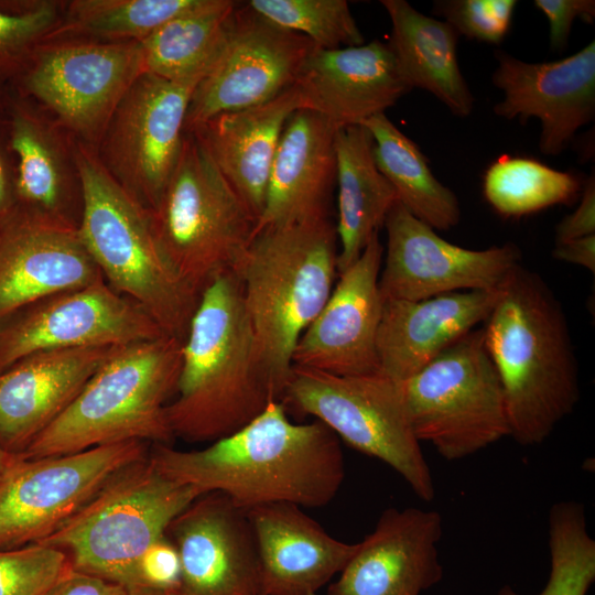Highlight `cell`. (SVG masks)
I'll return each instance as SVG.
<instances>
[{
	"mask_svg": "<svg viewBox=\"0 0 595 595\" xmlns=\"http://www.w3.org/2000/svg\"><path fill=\"white\" fill-rule=\"evenodd\" d=\"M149 455L166 477L224 494L245 510L277 502L322 507L345 478L339 439L317 420L292 422L281 400L202 450L153 444Z\"/></svg>",
	"mask_w": 595,
	"mask_h": 595,
	"instance_id": "obj_1",
	"label": "cell"
},
{
	"mask_svg": "<svg viewBox=\"0 0 595 595\" xmlns=\"http://www.w3.org/2000/svg\"><path fill=\"white\" fill-rule=\"evenodd\" d=\"M506 401L509 436L544 442L580 400L578 366L564 310L547 282L518 266L484 322Z\"/></svg>",
	"mask_w": 595,
	"mask_h": 595,
	"instance_id": "obj_2",
	"label": "cell"
},
{
	"mask_svg": "<svg viewBox=\"0 0 595 595\" xmlns=\"http://www.w3.org/2000/svg\"><path fill=\"white\" fill-rule=\"evenodd\" d=\"M174 399L165 408L172 434L214 442L279 400L232 271L201 293L182 344Z\"/></svg>",
	"mask_w": 595,
	"mask_h": 595,
	"instance_id": "obj_3",
	"label": "cell"
},
{
	"mask_svg": "<svg viewBox=\"0 0 595 595\" xmlns=\"http://www.w3.org/2000/svg\"><path fill=\"white\" fill-rule=\"evenodd\" d=\"M80 192V239L105 281L139 304L162 332L184 340L201 293L162 248L151 213L109 174L97 150L72 142Z\"/></svg>",
	"mask_w": 595,
	"mask_h": 595,
	"instance_id": "obj_4",
	"label": "cell"
},
{
	"mask_svg": "<svg viewBox=\"0 0 595 595\" xmlns=\"http://www.w3.org/2000/svg\"><path fill=\"white\" fill-rule=\"evenodd\" d=\"M337 241L328 217L263 228L231 270L279 400L296 343L335 285Z\"/></svg>",
	"mask_w": 595,
	"mask_h": 595,
	"instance_id": "obj_5",
	"label": "cell"
},
{
	"mask_svg": "<svg viewBox=\"0 0 595 595\" xmlns=\"http://www.w3.org/2000/svg\"><path fill=\"white\" fill-rule=\"evenodd\" d=\"M182 344L162 336L119 347L20 456L65 455L129 441L170 445L174 436L165 408L176 390Z\"/></svg>",
	"mask_w": 595,
	"mask_h": 595,
	"instance_id": "obj_6",
	"label": "cell"
},
{
	"mask_svg": "<svg viewBox=\"0 0 595 595\" xmlns=\"http://www.w3.org/2000/svg\"><path fill=\"white\" fill-rule=\"evenodd\" d=\"M203 494L163 475L147 455L116 472L72 519L40 543L63 551L72 570L115 583L128 595H141V556Z\"/></svg>",
	"mask_w": 595,
	"mask_h": 595,
	"instance_id": "obj_7",
	"label": "cell"
},
{
	"mask_svg": "<svg viewBox=\"0 0 595 595\" xmlns=\"http://www.w3.org/2000/svg\"><path fill=\"white\" fill-rule=\"evenodd\" d=\"M150 213L166 256L198 293L234 269L257 225L195 132H185L175 169Z\"/></svg>",
	"mask_w": 595,
	"mask_h": 595,
	"instance_id": "obj_8",
	"label": "cell"
},
{
	"mask_svg": "<svg viewBox=\"0 0 595 595\" xmlns=\"http://www.w3.org/2000/svg\"><path fill=\"white\" fill-rule=\"evenodd\" d=\"M401 388L415 437L446 461L468 457L509 436L502 386L482 327L445 348Z\"/></svg>",
	"mask_w": 595,
	"mask_h": 595,
	"instance_id": "obj_9",
	"label": "cell"
},
{
	"mask_svg": "<svg viewBox=\"0 0 595 595\" xmlns=\"http://www.w3.org/2000/svg\"><path fill=\"white\" fill-rule=\"evenodd\" d=\"M281 401L390 466L420 499L434 498L432 473L410 425L401 382L380 372L336 376L292 366Z\"/></svg>",
	"mask_w": 595,
	"mask_h": 595,
	"instance_id": "obj_10",
	"label": "cell"
},
{
	"mask_svg": "<svg viewBox=\"0 0 595 595\" xmlns=\"http://www.w3.org/2000/svg\"><path fill=\"white\" fill-rule=\"evenodd\" d=\"M148 445L129 441L65 455H15L0 474V550L55 533L116 472L149 455Z\"/></svg>",
	"mask_w": 595,
	"mask_h": 595,
	"instance_id": "obj_11",
	"label": "cell"
},
{
	"mask_svg": "<svg viewBox=\"0 0 595 595\" xmlns=\"http://www.w3.org/2000/svg\"><path fill=\"white\" fill-rule=\"evenodd\" d=\"M205 75L171 80L143 72L99 142L97 154L106 170L149 210L175 169L191 98Z\"/></svg>",
	"mask_w": 595,
	"mask_h": 595,
	"instance_id": "obj_12",
	"label": "cell"
},
{
	"mask_svg": "<svg viewBox=\"0 0 595 595\" xmlns=\"http://www.w3.org/2000/svg\"><path fill=\"white\" fill-rule=\"evenodd\" d=\"M142 73L140 42H64L37 54L24 86L63 127L95 148Z\"/></svg>",
	"mask_w": 595,
	"mask_h": 595,
	"instance_id": "obj_13",
	"label": "cell"
},
{
	"mask_svg": "<svg viewBox=\"0 0 595 595\" xmlns=\"http://www.w3.org/2000/svg\"><path fill=\"white\" fill-rule=\"evenodd\" d=\"M315 45L239 4L226 42L196 86L184 131L217 115L263 104L292 87Z\"/></svg>",
	"mask_w": 595,
	"mask_h": 595,
	"instance_id": "obj_14",
	"label": "cell"
},
{
	"mask_svg": "<svg viewBox=\"0 0 595 595\" xmlns=\"http://www.w3.org/2000/svg\"><path fill=\"white\" fill-rule=\"evenodd\" d=\"M383 226L387 246L379 275L383 301L498 290L521 264V251L513 242L482 250L459 247L440 237L399 201Z\"/></svg>",
	"mask_w": 595,
	"mask_h": 595,
	"instance_id": "obj_15",
	"label": "cell"
},
{
	"mask_svg": "<svg viewBox=\"0 0 595 595\" xmlns=\"http://www.w3.org/2000/svg\"><path fill=\"white\" fill-rule=\"evenodd\" d=\"M165 335L134 301L104 278L35 304L0 334V371L32 354L65 348L121 347Z\"/></svg>",
	"mask_w": 595,
	"mask_h": 595,
	"instance_id": "obj_16",
	"label": "cell"
},
{
	"mask_svg": "<svg viewBox=\"0 0 595 595\" xmlns=\"http://www.w3.org/2000/svg\"><path fill=\"white\" fill-rule=\"evenodd\" d=\"M181 576L172 595H263L259 554L247 510L227 496H198L167 526Z\"/></svg>",
	"mask_w": 595,
	"mask_h": 595,
	"instance_id": "obj_17",
	"label": "cell"
},
{
	"mask_svg": "<svg viewBox=\"0 0 595 595\" xmlns=\"http://www.w3.org/2000/svg\"><path fill=\"white\" fill-rule=\"evenodd\" d=\"M383 249L376 232L359 258L343 272L294 348L292 366L336 376L379 372L377 334L383 300L379 275Z\"/></svg>",
	"mask_w": 595,
	"mask_h": 595,
	"instance_id": "obj_18",
	"label": "cell"
},
{
	"mask_svg": "<svg viewBox=\"0 0 595 595\" xmlns=\"http://www.w3.org/2000/svg\"><path fill=\"white\" fill-rule=\"evenodd\" d=\"M491 79L504 93L494 107L498 117L541 122L540 151L560 155L575 133L595 118V41L553 62L527 63L496 51Z\"/></svg>",
	"mask_w": 595,
	"mask_h": 595,
	"instance_id": "obj_19",
	"label": "cell"
},
{
	"mask_svg": "<svg viewBox=\"0 0 595 595\" xmlns=\"http://www.w3.org/2000/svg\"><path fill=\"white\" fill-rule=\"evenodd\" d=\"M442 533L436 510L386 509L328 595H420L443 578L437 550Z\"/></svg>",
	"mask_w": 595,
	"mask_h": 595,
	"instance_id": "obj_20",
	"label": "cell"
},
{
	"mask_svg": "<svg viewBox=\"0 0 595 595\" xmlns=\"http://www.w3.org/2000/svg\"><path fill=\"white\" fill-rule=\"evenodd\" d=\"M77 223L26 212L0 235V320L102 278Z\"/></svg>",
	"mask_w": 595,
	"mask_h": 595,
	"instance_id": "obj_21",
	"label": "cell"
},
{
	"mask_svg": "<svg viewBox=\"0 0 595 595\" xmlns=\"http://www.w3.org/2000/svg\"><path fill=\"white\" fill-rule=\"evenodd\" d=\"M294 86L302 109L318 113L336 130L385 113L411 90L389 44L379 40L334 50L315 46Z\"/></svg>",
	"mask_w": 595,
	"mask_h": 595,
	"instance_id": "obj_22",
	"label": "cell"
},
{
	"mask_svg": "<svg viewBox=\"0 0 595 595\" xmlns=\"http://www.w3.org/2000/svg\"><path fill=\"white\" fill-rule=\"evenodd\" d=\"M118 348L44 350L0 371V445L22 454Z\"/></svg>",
	"mask_w": 595,
	"mask_h": 595,
	"instance_id": "obj_23",
	"label": "cell"
},
{
	"mask_svg": "<svg viewBox=\"0 0 595 595\" xmlns=\"http://www.w3.org/2000/svg\"><path fill=\"white\" fill-rule=\"evenodd\" d=\"M499 290L383 301L376 342L379 372L397 382L416 374L486 321Z\"/></svg>",
	"mask_w": 595,
	"mask_h": 595,
	"instance_id": "obj_24",
	"label": "cell"
},
{
	"mask_svg": "<svg viewBox=\"0 0 595 595\" xmlns=\"http://www.w3.org/2000/svg\"><path fill=\"white\" fill-rule=\"evenodd\" d=\"M247 513L263 595L315 594L340 573L358 547L333 538L296 505H261Z\"/></svg>",
	"mask_w": 595,
	"mask_h": 595,
	"instance_id": "obj_25",
	"label": "cell"
},
{
	"mask_svg": "<svg viewBox=\"0 0 595 595\" xmlns=\"http://www.w3.org/2000/svg\"><path fill=\"white\" fill-rule=\"evenodd\" d=\"M336 129L318 113L299 109L284 126L271 166L256 231L328 217L336 182Z\"/></svg>",
	"mask_w": 595,
	"mask_h": 595,
	"instance_id": "obj_26",
	"label": "cell"
},
{
	"mask_svg": "<svg viewBox=\"0 0 595 595\" xmlns=\"http://www.w3.org/2000/svg\"><path fill=\"white\" fill-rule=\"evenodd\" d=\"M299 109L302 101L293 85L263 104L217 115L191 131L257 221L282 131Z\"/></svg>",
	"mask_w": 595,
	"mask_h": 595,
	"instance_id": "obj_27",
	"label": "cell"
},
{
	"mask_svg": "<svg viewBox=\"0 0 595 595\" xmlns=\"http://www.w3.org/2000/svg\"><path fill=\"white\" fill-rule=\"evenodd\" d=\"M380 3L391 21L388 44L408 86L431 93L455 116H469L474 96L458 65L457 32L405 0Z\"/></svg>",
	"mask_w": 595,
	"mask_h": 595,
	"instance_id": "obj_28",
	"label": "cell"
},
{
	"mask_svg": "<svg viewBox=\"0 0 595 595\" xmlns=\"http://www.w3.org/2000/svg\"><path fill=\"white\" fill-rule=\"evenodd\" d=\"M335 226L340 273L359 258L370 238L379 232L398 197L376 164L372 138L365 126H347L335 131Z\"/></svg>",
	"mask_w": 595,
	"mask_h": 595,
	"instance_id": "obj_29",
	"label": "cell"
},
{
	"mask_svg": "<svg viewBox=\"0 0 595 595\" xmlns=\"http://www.w3.org/2000/svg\"><path fill=\"white\" fill-rule=\"evenodd\" d=\"M9 141L17 158L14 191L26 212L77 223L69 213L74 190L79 191L72 143L55 125L24 107L12 113Z\"/></svg>",
	"mask_w": 595,
	"mask_h": 595,
	"instance_id": "obj_30",
	"label": "cell"
},
{
	"mask_svg": "<svg viewBox=\"0 0 595 595\" xmlns=\"http://www.w3.org/2000/svg\"><path fill=\"white\" fill-rule=\"evenodd\" d=\"M361 125L371 134L376 164L394 188L398 201L434 230L457 226L461 220L458 199L434 176L419 145L386 113L375 115Z\"/></svg>",
	"mask_w": 595,
	"mask_h": 595,
	"instance_id": "obj_31",
	"label": "cell"
},
{
	"mask_svg": "<svg viewBox=\"0 0 595 595\" xmlns=\"http://www.w3.org/2000/svg\"><path fill=\"white\" fill-rule=\"evenodd\" d=\"M240 2L201 0L140 42L143 72L177 80L208 72L221 51Z\"/></svg>",
	"mask_w": 595,
	"mask_h": 595,
	"instance_id": "obj_32",
	"label": "cell"
},
{
	"mask_svg": "<svg viewBox=\"0 0 595 595\" xmlns=\"http://www.w3.org/2000/svg\"><path fill=\"white\" fill-rule=\"evenodd\" d=\"M583 183L577 175L540 161L502 155L486 170L483 191L499 215L521 217L554 205L575 203Z\"/></svg>",
	"mask_w": 595,
	"mask_h": 595,
	"instance_id": "obj_33",
	"label": "cell"
},
{
	"mask_svg": "<svg viewBox=\"0 0 595 595\" xmlns=\"http://www.w3.org/2000/svg\"><path fill=\"white\" fill-rule=\"evenodd\" d=\"M201 0H75L65 24L52 34L72 32L108 42H141Z\"/></svg>",
	"mask_w": 595,
	"mask_h": 595,
	"instance_id": "obj_34",
	"label": "cell"
},
{
	"mask_svg": "<svg viewBox=\"0 0 595 595\" xmlns=\"http://www.w3.org/2000/svg\"><path fill=\"white\" fill-rule=\"evenodd\" d=\"M551 570L537 595H586L595 581V540L586 527L581 502L559 501L549 512ZM496 595H523L509 585Z\"/></svg>",
	"mask_w": 595,
	"mask_h": 595,
	"instance_id": "obj_35",
	"label": "cell"
},
{
	"mask_svg": "<svg viewBox=\"0 0 595 595\" xmlns=\"http://www.w3.org/2000/svg\"><path fill=\"white\" fill-rule=\"evenodd\" d=\"M246 4L277 26L334 50L365 43L346 0H250Z\"/></svg>",
	"mask_w": 595,
	"mask_h": 595,
	"instance_id": "obj_36",
	"label": "cell"
},
{
	"mask_svg": "<svg viewBox=\"0 0 595 595\" xmlns=\"http://www.w3.org/2000/svg\"><path fill=\"white\" fill-rule=\"evenodd\" d=\"M71 570L67 555L46 544L0 550V595H44Z\"/></svg>",
	"mask_w": 595,
	"mask_h": 595,
	"instance_id": "obj_37",
	"label": "cell"
},
{
	"mask_svg": "<svg viewBox=\"0 0 595 595\" xmlns=\"http://www.w3.org/2000/svg\"><path fill=\"white\" fill-rule=\"evenodd\" d=\"M517 3L516 0L434 1V11L457 34L498 45L510 30Z\"/></svg>",
	"mask_w": 595,
	"mask_h": 595,
	"instance_id": "obj_38",
	"label": "cell"
},
{
	"mask_svg": "<svg viewBox=\"0 0 595 595\" xmlns=\"http://www.w3.org/2000/svg\"><path fill=\"white\" fill-rule=\"evenodd\" d=\"M58 4L39 1L21 11L0 9V63L21 56L36 41L57 29Z\"/></svg>",
	"mask_w": 595,
	"mask_h": 595,
	"instance_id": "obj_39",
	"label": "cell"
},
{
	"mask_svg": "<svg viewBox=\"0 0 595 595\" xmlns=\"http://www.w3.org/2000/svg\"><path fill=\"white\" fill-rule=\"evenodd\" d=\"M141 595H172L178 586L181 562L173 542L164 534L139 562Z\"/></svg>",
	"mask_w": 595,
	"mask_h": 595,
	"instance_id": "obj_40",
	"label": "cell"
},
{
	"mask_svg": "<svg viewBox=\"0 0 595 595\" xmlns=\"http://www.w3.org/2000/svg\"><path fill=\"white\" fill-rule=\"evenodd\" d=\"M534 6L549 21L550 47L558 53L565 51L576 19L591 24L595 18L594 0H536Z\"/></svg>",
	"mask_w": 595,
	"mask_h": 595,
	"instance_id": "obj_41",
	"label": "cell"
},
{
	"mask_svg": "<svg viewBox=\"0 0 595 595\" xmlns=\"http://www.w3.org/2000/svg\"><path fill=\"white\" fill-rule=\"evenodd\" d=\"M589 235H595L594 173L583 183L578 206L556 225L555 245Z\"/></svg>",
	"mask_w": 595,
	"mask_h": 595,
	"instance_id": "obj_42",
	"label": "cell"
},
{
	"mask_svg": "<svg viewBox=\"0 0 595 595\" xmlns=\"http://www.w3.org/2000/svg\"><path fill=\"white\" fill-rule=\"evenodd\" d=\"M44 595H128L119 585L71 570Z\"/></svg>",
	"mask_w": 595,
	"mask_h": 595,
	"instance_id": "obj_43",
	"label": "cell"
},
{
	"mask_svg": "<svg viewBox=\"0 0 595 595\" xmlns=\"http://www.w3.org/2000/svg\"><path fill=\"white\" fill-rule=\"evenodd\" d=\"M554 259L576 264L595 272V235L556 244L552 250Z\"/></svg>",
	"mask_w": 595,
	"mask_h": 595,
	"instance_id": "obj_44",
	"label": "cell"
},
{
	"mask_svg": "<svg viewBox=\"0 0 595 595\" xmlns=\"http://www.w3.org/2000/svg\"><path fill=\"white\" fill-rule=\"evenodd\" d=\"M6 155L0 147V216L7 213L10 203V172Z\"/></svg>",
	"mask_w": 595,
	"mask_h": 595,
	"instance_id": "obj_45",
	"label": "cell"
},
{
	"mask_svg": "<svg viewBox=\"0 0 595 595\" xmlns=\"http://www.w3.org/2000/svg\"><path fill=\"white\" fill-rule=\"evenodd\" d=\"M14 456H15L14 454L7 452L0 445V474L9 465V463L13 459Z\"/></svg>",
	"mask_w": 595,
	"mask_h": 595,
	"instance_id": "obj_46",
	"label": "cell"
},
{
	"mask_svg": "<svg viewBox=\"0 0 595 595\" xmlns=\"http://www.w3.org/2000/svg\"><path fill=\"white\" fill-rule=\"evenodd\" d=\"M310 595H316V594H310Z\"/></svg>",
	"mask_w": 595,
	"mask_h": 595,
	"instance_id": "obj_47",
	"label": "cell"
}]
</instances>
